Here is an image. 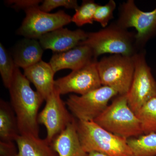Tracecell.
<instances>
[{"mask_svg":"<svg viewBox=\"0 0 156 156\" xmlns=\"http://www.w3.org/2000/svg\"><path fill=\"white\" fill-rule=\"evenodd\" d=\"M44 53L36 39L26 38L20 42L14 50L13 58L15 66L23 69L42 60Z\"/></svg>","mask_w":156,"mask_h":156,"instance_id":"2e32d148","label":"cell"},{"mask_svg":"<svg viewBox=\"0 0 156 156\" xmlns=\"http://www.w3.org/2000/svg\"><path fill=\"white\" fill-rule=\"evenodd\" d=\"M98 5L92 0L83 1L81 5L75 10V14L72 17V22L78 27L93 24L94 15Z\"/></svg>","mask_w":156,"mask_h":156,"instance_id":"44dd1931","label":"cell"},{"mask_svg":"<svg viewBox=\"0 0 156 156\" xmlns=\"http://www.w3.org/2000/svg\"><path fill=\"white\" fill-rule=\"evenodd\" d=\"M9 90L20 134L39 137L38 111L44 99L32 89L30 81L17 67Z\"/></svg>","mask_w":156,"mask_h":156,"instance_id":"6da1fadb","label":"cell"},{"mask_svg":"<svg viewBox=\"0 0 156 156\" xmlns=\"http://www.w3.org/2000/svg\"><path fill=\"white\" fill-rule=\"evenodd\" d=\"M95 59L91 48L80 45L67 51L54 53L49 63L56 73L64 69L76 70Z\"/></svg>","mask_w":156,"mask_h":156,"instance_id":"4fadbf2b","label":"cell"},{"mask_svg":"<svg viewBox=\"0 0 156 156\" xmlns=\"http://www.w3.org/2000/svg\"><path fill=\"white\" fill-rule=\"evenodd\" d=\"M88 34L80 29L71 30L61 27L44 35L39 38V41L44 50L61 53L78 46L87 38Z\"/></svg>","mask_w":156,"mask_h":156,"instance_id":"7c38bea8","label":"cell"},{"mask_svg":"<svg viewBox=\"0 0 156 156\" xmlns=\"http://www.w3.org/2000/svg\"><path fill=\"white\" fill-rule=\"evenodd\" d=\"M19 135L17 118L11 105L1 99L0 141L13 142Z\"/></svg>","mask_w":156,"mask_h":156,"instance_id":"ac0fdd59","label":"cell"},{"mask_svg":"<svg viewBox=\"0 0 156 156\" xmlns=\"http://www.w3.org/2000/svg\"><path fill=\"white\" fill-rule=\"evenodd\" d=\"M118 95L114 89L102 86L84 95H70L66 104L77 121H94L105 110L109 101Z\"/></svg>","mask_w":156,"mask_h":156,"instance_id":"ba28073f","label":"cell"},{"mask_svg":"<svg viewBox=\"0 0 156 156\" xmlns=\"http://www.w3.org/2000/svg\"><path fill=\"white\" fill-rule=\"evenodd\" d=\"M88 156H106L103 154L98 152H91L88 154Z\"/></svg>","mask_w":156,"mask_h":156,"instance_id":"4316f807","label":"cell"},{"mask_svg":"<svg viewBox=\"0 0 156 156\" xmlns=\"http://www.w3.org/2000/svg\"><path fill=\"white\" fill-rule=\"evenodd\" d=\"M136 115L144 134L156 133V97L147 101Z\"/></svg>","mask_w":156,"mask_h":156,"instance_id":"ffe728a7","label":"cell"},{"mask_svg":"<svg viewBox=\"0 0 156 156\" xmlns=\"http://www.w3.org/2000/svg\"><path fill=\"white\" fill-rule=\"evenodd\" d=\"M43 1L40 0H8L5 2L16 10H24L39 7Z\"/></svg>","mask_w":156,"mask_h":156,"instance_id":"d4e9b609","label":"cell"},{"mask_svg":"<svg viewBox=\"0 0 156 156\" xmlns=\"http://www.w3.org/2000/svg\"><path fill=\"white\" fill-rule=\"evenodd\" d=\"M17 34L26 38L39 39L44 35L63 27L72 22V17L64 11L44 12L39 7L27 9Z\"/></svg>","mask_w":156,"mask_h":156,"instance_id":"9c48e42d","label":"cell"},{"mask_svg":"<svg viewBox=\"0 0 156 156\" xmlns=\"http://www.w3.org/2000/svg\"><path fill=\"white\" fill-rule=\"evenodd\" d=\"M97 67L101 85L110 87L119 95H127L134 72L132 56L113 54L98 61Z\"/></svg>","mask_w":156,"mask_h":156,"instance_id":"5b68a950","label":"cell"},{"mask_svg":"<svg viewBox=\"0 0 156 156\" xmlns=\"http://www.w3.org/2000/svg\"><path fill=\"white\" fill-rule=\"evenodd\" d=\"M17 153L14 142L0 141V156H17Z\"/></svg>","mask_w":156,"mask_h":156,"instance_id":"484cf974","label":"cell"},{"mask_svg":"<svg viewBox=\"0 0 156 156\" xmlns=\"http://www.w3.org/2000/svg\"><path fill=\"white\" fill-rule=\"evenodd\" d=\"M97 62V59L93 60L83 67L56 80L54 89L61 95L69 93L83 95L101 87Z\"/></svg>","mask_w":156,"mask_h":156,"instance_id":"8fae6325","label":"cell"},{"mask_svg":"<svg viewBox=\"0 0 156 156\" xmlns=\"http://www.w3.org/2000/svg\"><path fill=\"white\" fill-rule=\"evenodd\" d=\"M17 156H58L46 139L30 135H20L15 140Z\"/></svg>","mask_w":156,"mask_h":156,"instance_id":"e0dca14e","label":"cell"},{"mask_svg":"<svg viewBox=\"0 0 156 156\" xmlns=\"http://www.w3.org/2000/svg\"><path fill=\"white\" fill-rule=\"evenodd\" d=\"M115 21L123 28L135 29L136 44L139 51L156 36V8L144 12L136 6L134 1L128 0L120 5L119 18Z\"/></svg>","mask_w":156,"mask_h":156,"instance_id":"8992f818","label":"cell"},{"mask_svg":"<svg viewBox=\"0 0 156 156\" xmlns=\"http://www.w3.org/2000/svg\"><path fill=\"white\" fill-rule=\"evenodd\" d=\"M79 6L76 0H44L39 8L41 11L49 13L58 7H63L67 9L76 10Z\"/></svg>","mask_w":156,"mask_h":156,"instance_id":"cb8c5ba5","label":"cell"},{"mask_svg":"<svg viewBox=\"0 0 156 156\" xmlns=\"http://www.w3.org/2000/svg\"><path fill=\"white\" fill-rule=\"evenodd\" d=\"M81 145L87 154L98 152L106 156H132L128 139L102 128L94 121H77Z\"/></svg>","mask_w":156,"mask_h":156,"instance_id":"3957f363","label":"cell"},{"mask_svg":"<svg viewBox=\"0 0 156 156\" xmlns=\"http://www.w3.org/2000/svg\"><path fill=\"white\" fill-rule=\"evenodd\" d=\"M75 119L53 139L51 144L58 156H88L83 149Z\"/></svg>","mask_w":156,"mask_h":156,"instance_id":"9a60e30c","label":"cell"},{"mask_svg":"<svg viewBox=\"0 0 156 156\" xmlns=\"http://www.w3.org/2000/svg\"><path fill=\"white\" fill-rule=\"evenodd\" d=\"M23 70V75L46 100L54 90L55 73L50 63L41 60Z\"/></svg>","mask_w":156,"mask_h":156,"instance_id":"5bb4252c","label":"cell"},{"mask_svg":"<svg viewBox=\"0 0 156 156\" xmlns=\"http://www.w3.org/2000/svg\"><path fill=\"white\" fill-rule=\"evenodd\" d=\"M45 101L44 108L39 114L38 122L46 128L47 135L45 139L51 144L75 119L68 110L61 95L55 89Z\"/></svg>","mask_w":156,"mask_h":156,"instance_id":"30bf717a","label":"cell"},{"mask_svg":"<svg viewBox=\"0 0 156 156\" xmlns=\"http://www.w3.org/2000/svg\"><path fill=\"white\" fill-rule=\"evenodd\" d=\"M135 34L115 21L98 31L88 33L87 38L79 45L89 47L96 59L105 53L132 56L139 52L136 48Z\"/></svg>","mask_w":156,"mask_h":156,"instance_id":"7a4b0ae2","label":"cell"},{"mask_svg":"<svg viewBox=\"0 0 156 156\" xmlns=\"http://www.w3.org/2000/svg\"><path fill=\"white\" fill-rule=\"evenodd\" d=\"M13 57L2 45L0 44V73L4 86L9 89L16 68Z\"/></svg>","mask_w":156,"mask_h":156,"instance_id":"7402d4cb","label":"cell"},{"mask_svg":"<svg viewBox=\"0 0 156 156\" xmlns=\"http://www.w3.org/2000/svg\"><path fill=\"white\" fill-rule=\"evenodd\" d=\"M94 122L109 132L127 139L143 134L138 117L128 105L127 95H117Z\"/></svg>","mask_w":156,"mask_h":156,"instance_id":"277c9868","label":"cell"},{"mask_svg":"<svg viewBox=\"0 0 156 156\" xmlns=\"http://www.w3.org/2000/svg\"><path fill=\"white\" fill-rule=\"evenodd\" d=\"M116 4L114 0H110L104 5L98 6L94 17V21L99 23L103 28L108 26L109 21L114 18V12Z\"/></svg>","mask_w":156,"mask_h":156,"instance_id":"603a6c76","label":"cell"},{"mask_svg":"<svg viewBox=\"0 0 156 156\" xmlns=\"http://www.w3.org/2000/svg\"><path fill=\"white\" fill-rule=\"evenodd\" d=\"M141 50L132 56L134 64L133 80L127 94L128 105L135 114L147 101L156 97V81Z\"/></svg>","mask_w":156,"mask_h":156,"instance_id":"52a82bcc","label":"cell"},{"mask_svg":"<svg viewBox=\"0 0 156 156\" xmlns=\"http://www.w3.org/2000/svg\"><path fill=\"white\" fill-rule=\"evenodd\" d=\"M127 141L132 156H156V133L129 138Z\"/></svg>","mask_w":156,"mask_h":156,"instance_id":"d6986e66","label":"cell"}]
</instances>
